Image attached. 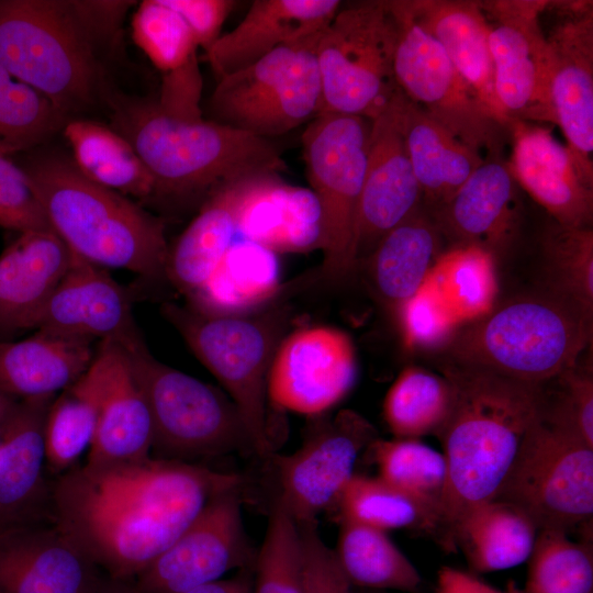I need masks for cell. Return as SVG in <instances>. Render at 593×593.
<instances>
[{
  "instance_id": "56",
  "label": "cell",
  "mask_w": 593,
  "mask_h": 593,
  "mask_svg": "<svg viewBox=\"0 0 593 593\" xmlns=\"http://www.w3.org/2000/svg\"><path fill=\"white\" fill-rule=\"evenodd\" d=\"M14 405L11 398L0 393V429L11 414Z\"/></svg>"
},
{
  "instance_id": "34",
  "label": "cell",
  "mask_w": 593,
  "mask_h": 593,
  "mask_svg": "<svg viewBox=\"0 0 593 593\" xmlns=\"http://www.w3.org/2000/svg\"><path fill=\"white\" fill-rule=\"evenodd\" d=\"M275 253L251 240L232 244L206 281L188 295L190 309L208 316H243L279 290Z\"/></svg>"
},
{
  "instance_id": "43",
  "label": "cell",
  "mask_w": 593,
  "mask_h": 593,
  "mask_svg": "<svg viewBox=\"0 0 593 593\" xmlns=\"http://www.w3.org/2000/svg\"><path fill=\"white\" fill-rule=\"evenodd\" d=\"M340 519L383 532L419 529L432 535L433 519L414 499L379 477L354 474L336 506Z\"/></svg>"
},
{
  "instance_id": "45",
  "label": "cell",
  "mask_w": 593,
  "mask_h": 593,
  "mask_svg": "<svg viewBox=\"0 0 593 593\" xmlns=\"http://www.w3.org/2000/svg\"><path fill=\"white\" fill-rule=\"evenodd\" d=\"M64 125L63 112L0 64V155L24 153Z\"/></svg>"
},
{
  "instance_id": "10",
  "label": "cell",
  "mask_w": 593,
  "mask_h": 593,
  "mask_svg": "<svg viewBox=\"0 0 593 593\" xmlns=\"http://www.w3.org/2000/svg\"><path fill=\"white\" fill-rule=\"evenodd\" d=\"M494 500L519 508L538 532L568 533L591 522L593 447L573 428L541 410Z\"/></svg>"
},
{
  "instance_id": "32",
  "label": "cell",
  "mask_w": 593,
  "mask_h": 593,
  "mask_svg": "<svg viewBox=\"0 0 593 593\" xmlns=\"http://www.w3.org/2000/svg\"><path fill=\"white\" fill-rule=\"evenodd\" d=\"M445 242L423 208L390 231L363 259L378 298L396 312L424 283L446 250Z\"/></svg>"
},
{
  "instance_id": "35",
  "label": "cell",
  "mask_w": 593,
  "mask_h": 593,
  "mask_svg": "<svg viewBox=\"0 0 593 593\" xmlns=\"http://www.w3.org/2000/svg\"><path fill=\"white\" fill-rule=\"evenodd\" d=\"M238 230L273 253L320 248L317 201L312 192L282 187L279 176H271L246 201Z\"/></svg>"
},
{
  "instance_id": "33",
  "label": "cell",
  "mask_w": 593,
  "mask_h": 593,
  "mask_svg": "<svg viewBox=\"0 0 593 593\" xmlns=\"http://www.w3.org/2000/svg\"><path fill=\"white\" fill-rule=\"evenodd\" d=\"M111 360V342H100L88 370L52 401L44 426L45 468L60 475L75 467L94 436Z\"/></svg>"
},
{
  "instance_id": "24",
  "label": "cell",
  "mask_w": 593,
  "mask_h": 593,
  "mask_svg": "<svg viewBox=\"0 0 593 593\" xmlns=\"http://www.w3.org/2000/svg\"><path fill=\"white\" fill-rule=\"evenodd\" d=\"M54 396L23 400L3 424L0 441V517L22 525L52 521L45 480L44 426Z\"/></svg>"
},
{
  "instance_id": "38",
  "label": "cell",
  "mask_w": 593,
  "mask_h": 593,
  "mask_svg": "<svg viewBox=\"0 0 593 593\" xmlns=\"http://www.w3.org/2000/svg\"><path fill=\"white\" fill-rule=\"evenodd\" d=\"M336 560L351 585L416 592L422 577L387 532L340 519Z\"/></svg>"
},
{
  "instance_id": "51",
  "label": "cell",
  "mask_w": 593,
  "mask_h": 593,
  "mask_svg": "<svg viewBox=\"0 0 593 593\" xmlns=\"http://www.w3.org/2000/svg\"><path fill=\"white\" fill-rule=\"evenodd\" d=\"M302 551L304 593H353L334 550L321 538L316 522L298 524Z\"/></svg>"
},
{
  "instance_id": "28",
  "label": "cell",
  "mask_w": 593,
  "mask_h": 593,
  "mask_svg": "<svg viewBox=\"0 0 593 593\" xmlns=\"http://www.w3.org/2000/svg\"><path fill=\"white\" fill-rule=\"evenodd\" d=\"M393 103L421 189L422 208L432 215L451 199L485 157L457 138L402 92Z\"/></svg>"
},
{
  "instance_id": "3",
  "label": "cell",
  "mask_w": 593,
  "mask_h": 593,
  "mask_svg": "<svg viewBox=\"0 0 593 593\" xmlns=\"http://www.w3.org/2000/svg\"><path fill=\"white\" fill-rule=\"evenodd\" d=\"M112 128L131 143L160 194L209 197L238 180L286 169L270 139L212 120L176 118L157 102H116Z\"/></svg>"
},
{
  "instance_id": "6",
  "label": "cell",
  "mask_w": 593,
  "mask_h": 593,
  "mask_svg": "<svg viewBox=\"0 0 593 593\" xmlns=\"http://www.w3.org/2000/svg\"><path fill=\"white\" fill-rule=\"evenodd\" d=\"M96 41L75 1L0 0V64L65 115L93 100Z\"/></svg>"
},
{
  "instance_id": "26",
  "label": "cell",
  "mask_w": 593,
  "mask_h": 593,
  "mask_svg": "<svg viewBox=\"0 0 593 593\" xmlns=\"http://www.w3.org/2000/svg\"><path fill=\"white\" fill-rule=\"evenodd\" d=\"M72 254L52 230L20 233L0 255V331L36 328Z\"/></svg>"
},
{
  "instance_id": "1",
  "label": "cell",
  "mask_w": 593,
  "mask_h": 593,
  "mask_svg": "<svg viewBox=\"0 0 593 593\" xmlns=\"http://www.w3.org/2000/svg\"><path fill=\"white\" fill-rule=\"evenodd\" d=\"M206 497L184 465L148 458L74 467L52 483V521L109 577L132 580L197 517Z\"/></svg>"
},
{
  "instance_id": "19",
  "label": "cell",
  "mask_w": 593,
  "mask_h": 593,
  "mask_svg": "<svg viewBox=\"0 0 593 593\" xmlns=\"http://www.w3.org/2000/svg\"><path fill=\"white\" fill-rule=\"evenodd\" d=\"M394 99L371 123L356 223V264L422 208L421 189L399 126Z\"/></svg>"
},
{
  "instance_id": "9",
  "label": "cell",
  "mask_w": 593,
  "mask_h": 593,
  "mask_svg": "<svg viewBox=\"0 0 593 593\" xmlns=\"http://www.w3.org/2000/svg\"><path fill=\"white\" fill-rule=\"evenodd\" d=\"M163 313L226 390L242 417L253 452L259 457L271 455L267 383L282 332L281 314L208 316L175 304H165Z\"/></svg>"
},
{
  "instance_id": "21",
  "label": "cell",
  "mask_w": 593,
  "mask_h": 593,
  "mask_svg": "<svg viewBox=\"0 0 593 593\" xmlns=\"http://www.w3.org/2000/svg\"><path fill=\"white\" fill-rule=\"evenodd\" d=\"M512 154L506 164L514 180L553 219L573 228L591 227L593 180L578 168L572 154L549 128L532 122L507 123Z\"/></svg>"
},
{
  "instance_id": "47",
  "label": "cell",
  "mask_w": 593,
  "mask_h": 593,
  "mask_svg": "<svg viewBox=\"0 0 593 593\" xmlns=\"http://www.w3.org/2000/svg\"><path fill=\"white\" fill-rule=\"evenodd\" d=\"M255 564L253 593H304L299 526L277 506L271 508Z\"/></svg>"
},
{
  "instance_id": "18",
  "label": "cell",
  "mask_w": 593,
  "mask_h": 593,
  "mask_svg": "<svg viewBox=\"0 0 593 593\" xmlns=\"http://www.w3.org/2000/svg\"><path fill=\"white\" fill-rule=\"evenodd\" d=\"M546 34L550 51L549 93L553 115L580 171L593 180V19L589 5H566Z\"/></svg>"
},
{
  "instance_id": "50",
  "label": "cell",
  "mask_w": 593,
  "mask_h": 593,
  "mask_svg": "<svg viewBox=\"0 0 593 593\" xmlns=\"http://www.w3.org/2000/svg\"><path fill=\"white\" fill-rule=\"evenodd\" d=\"M0 226L19 234L52 230L29 176L11 157L3 155H0Z\"/></svg>"
},
{
  "instance_id": "31",
  "label": "cell",
  "mask_w": 593,
  "mask_h": 593,
  "mask_svg": "<svg viewBox=\"0 0 593 593\" xmlns=\"http://www.w3.org/2000/svg\"><path fill=\"white\" fill-rule=\"evenodd\" d=\"M93 342L40 329L19 342H0V393L22 400L57 395L88 370Z\"/></svg>"
},
{
  "instance_id": "23",
  "label": "cell",
  "mask_w": 593,
  "mask_h": 593,
  "mask_svg": "<svg viewBox=\"0 0 593 593\" xmlns=\"http://www.w3.org/2000/svg\"><path fill=\"white\" fill-rule=\"evenodd\" d=\"M517 189L507 165L490 155L432 216L450 247L477 246L494 256L518 232Z\"/></svg>"
},
{
  "instance_id": "16",
  "label": "cell",
  "mask_w": 593,
  "mask_h": 593,
  "mask_svg": "<svg viewBox=\"0 0 593 593\" xmlns=\"http://www.w3.org/2000/svg\"><path fill=\"white\" fill-rule=\"evenodd\" d=\"M238 490L214 495L135 579L142 593H178L246 568L250 548L244 532Z\"/></svg>"
},
{
  "instance_id": "4",
  "label": "cell",
  "mask_w": 593,
  "mask_h": 593,
  "mask_svg": "<svg viewBox=\"0 0 593 593\" xmlns=\"http://www.w3.org/2000/svg\"><path fill=\"white\" fill-rule=\"evenodd\" d=\"M15 163L29 176L51 228L74 255L104 269L165 275L169 249L160 219L91 181L74 163L55 157Z\"/></svg>"
},
{
  "instance_id": "11",
  "label": "cell",
  "mask_w": 593,
  "mask_h": 593,
  "mask_svg": "<svg viewBox=\"0 0 593 593\" xmlns=\"http://www.w3.org/2000/svg\"><path fill=\"white\" fill-rule=\"evenodd\" d=\"M320 33L219 78L209 100L212 121L270 139L316 118L322 111Z\"/></svg>"
},
{
  "instance_id": "14",
  "label": "cell",
  "mask_w": 593,
  "mask_h": 593,
  "mask_svg": "<svg viewBox=\"0 0 593 593\" xmlns=\"http://www.w3.org/2000/svg\"><path fill=\"white\" fill-rule=\"evenodd\" d=\"M378 438L373 425L353 410H343L318 426L293 454L273 460L277 499L298 524L316 522L335 507L353 478L360 454Z\"/></svg>"
},
{
  "instance_id": "40",
  "label": "cell",
  "mask_w": 593,
  "mask_h": 593,
  "mask_svg": "<svg viewBox=\"0 0 593 593\" xmlns=\"http://www.w3.org/2000/svg\"><path fill=\"white\" fill-rule=\"evenodd\" d=\"M379 478L418 502L433 519L443 499L447 469L443 452L419 439L379 437L369 446Z\"/></svg>"
},
{
  "instance_id": "52",
  "label": "cell",
  "mask_w": 593,
  "mask_h": 593,
  "mask_svg": "<svg viewBox=\"0 0 593 593\" xmlns=\"http://www.w3.org/2000/svg\"><path fill=\"white\" fill-rule=\"evenodd\" d=\"M190 29L195 43L205 52L221 36V29L235 7L232 0H164Z\"/></svg>"
},
{
  "instance_id": "57",
  "label": "cell",
  "mask_w": 593,
  "mask_h": 593,
  "mask_svg": "<svg viewBox=\"0 0 593 593\" xmlns=\"http://www.w3.org/2000/svg\"><path fill=\"white\" fill-rule=\"evenodd\" d=\"M5 525L7 523L0 518V534L9 529V527H5Z\"/></svg>"
},
{
  "instance_id": "49",
  "label": "cell",
  "mask_w": 593,
  "mask_h": 593,
  "mask_svg": "<svg viewBox=\"0 0 593 593\" xmlns=\"http://www.w3.org/2000/svg\"><path fill=\"white\" fill-rule=\"evenodd\" d=\"M542 412L573 428L593 447L592 363L580 359L553 379L542 383Z\"/></svg>"
},
{
  "instance_id": "2",
  "label": "cell",
  "mask_w": 593,
  "mask_h": 593,
  "mask_svg": "<svg viewBox=\"0 0 593 593\" xmlns=\"http://www.w3.org/2000/svg\"><path fill=\"white\" fill-rule=\"evenodd\" d=\"M441 373L451 388V406L436 436L447 478L432 536L452 551L463 516L496 497L526 432L541 414L544 389L449 362Z\"/></svg>"
},
{
  "instance_id": "7",
  "label": "cell",
  "mask_w": 593,
  "mask_h": 593,
  "mask_svg": "<svg viewBox=\"0 0 593 593\" xmlns=\"http://www.w3.org/2000/svg\"><path fill=\"white\" fill-rule=\"evenodd\" d=\"M152 417L150 457L191 463L251 451L233 401L217 388L155 358L145 342L124 349Z\"/></svg>"
},
{
  "instance_id": "42",
  "label": "cell",
  "mask_w": 593,
  "mask_h": 593,
  "mask_svg": "<svg viewBox=\"0 0 593 593\" xmlns=\"http://www.w3.org/2000/svg\"><path fill=\"white\" fill-rule=\"evenodd\" d=\"M132 36L163 80L200 72L195 40L181 16L164 0H145L132 18Z\"/></svg>"
},
{
  "instance_id": "13",
  "label": "cell",
  "mask_w": 593,
  "mask_h": 593,
  "mask_svg": "<svg viewBox=\"0 0 593 593\" xmlns=\"http://www.w3.org/2000/svg\"><path fill=\"white\" fill-rule=\"evenodd\" d=\"M398 36L393 70L401 92L457 138L493 155L504 128L457 71L440 44L411 15L405 0H391Z\"/></svg>"
},
{
  "instance_id": "37",
  "label": "cell",
  "mask_w": 593,
  "mask_h": 593,
  "mask_svg": "<svg viewBox=\"0 0 593 593\" xmlns=\"http://www.w3.org/2000/svg\"><path fill=\"white\" fill-rule=\"evenodd\" d=\"M64 134L74 154V165L91 181L124 195L146 198L156 193L150 172L131 145L104 124L74 120Z\"/></svg>"
},
{
  "instance_id": "46",
  "label": "cell",
  "mask_w": 593,
  "mask_h": 593,
  "mask_svg": "<svg viewBox=\"0 0 593 593\" xmlns=\"http://www.w3.org/2000/svg\"><path fill=\"white\" fill-rule=\"evenodd\" d=\"M547 283L593 312V231L555 223L545 238Z\"/></svg>"
},
{
  "instance_id": "17",
  "label": "cell",
  "mask_w": 593,
  "mask_h": 593,
  "mask_svg": "<svg viewBox=\"0 0 593 593\" xmlns=\"http://www.w3.org/2000/svg\"><path fill=\"white\" fill-rule=\"evenodd\" d=\"M356 376L355 348L345 332L304 327L278 345L268 373V399L281 410L317 415L345 398Z\"/></svg>"
},
{
  "instance_id": "29",
  "label": "cell",
  "mask_w": 593,
  "mask_h": 593,
  "mask_svg": "<svg viewBox=\"0 0 593 593\" xmlns=\"http://www.w3.org/2000/svg\"><path fill=\"white\" fill-rule=\"evenodd\" d=\"M271 176L279 175L249 177L217 189L182 232L169 250L165 275L186 296L214 271L233 244L246 201Z\"/></svg>"
},
{
  "instance_id": "54",
  "label": "cell",
  "mask_w": 593,
  "mask_h": 593,
  "mask_svg": "<svg viewBox=\"0 0 593 593\" xmlns=\"http://www.w3.org/2000/svg\"><path fill=\"white\" fill-rule=\"evenodd\" d=\"M253 582L254 579L245 569L234 578L220 579L178 593H253Z\"/></svg>"
},
{
  "instance_id": "8",
  "label": "cell",
  "mask_w": 593,
  "mask_h": 593,
  "mask_svg": "<svg viewBox=\"0 0 593 593\" xmlns=\"http://www.w3.org/2000/svg\"><path fill=\"white\" fill-rule=\"evenodd\" d=\"M396 36L391 0L340 5L316 43L321 113L372 121L390 105L401 92L393 70Z\"/></svg>"
},
{
  "instance_id": "30",
  "label": "cell",
  "mask_w": 593,
  "mask_h": 593,
  "mask_svg": "<svg viewBox=\"0 0 593 593\" xmlns=\"http://www.w3.org/2000/svg\"><path fill=\"white\" fill-rule=\"evenodd\" d=\"M111 342V340H110ZM153 424L124 349L111 342V360L85 466L107 467L150 457Z\"/></svg>"
},
{
  "instance_id": "53",
  "label": "cell",
  "mask_w": 593,
  "mask_h": 593,
  "mask_svg": "<svg viewBox=\"0 0 593 593\" xmlns=\"http://www.w3.org/2000/svg\"><path fill=\"white\" fill-rule=\"evenodd\" d=\"M436 593H522V590L513 584L500 590L470 572L444 567L438 572Z\"/></svg>"
},
{
  "instance_id": "27",
  "label": "cell",
  "mask_w": 593,
  "mask_h": 593,
  "mask_svg": "<svg viewBox=\"0 0 593 593\" xmlns=\"http://www.w3.org/2000/svg\"><path fill=\"white\" fill-rule=\"evenodd\" d=\"M405 4L413 19L440 44L483 105L506 127L495 94L489 25L481 2L405 0Z\"/></svg>"
},
{
  "instance_id": "5",
  "label": "cell",
  "mask_w": 593,
  "mask_h": 593,
  "mask_svg": "<svg viewBox=\"0 0 593 593\" xmlns=\"http://www.w3.org/2000/svg\"><path fill=\"white\" fill-rule=\"evenodd\" d=\"M592 313L545 286L461 326L445 347L446 362L545 383L575 365L588 348Z\"/></svg>"
},
{
  "instance_id": "22",
  "label": "cell",
  "mask_w": 593,
  "mask_h": 593,
  "mask_svg": "<svg viewBox=\"0 0 593 593\" xmlns=\"http://www.w3.org/2000/svg\"><path fill=\"white\" fill-rule=\"evenodd\" d=\"M36 328L69 337L111 340L123 349L144 342L126 290L104 268L74 254Z\"/></svg>"
},
{
  "instance_id": "44",
  "label": "cell",
  "mask_w": 593,
  "mask_h": 593,
  "mask_svg": "<svg viewBox=\"0 0 593 593\" xmlns=\"http://www.w3.org/2000/svg\"><path fill=\"white\" fill-rule=\"evenodd\" d=\"M592 592V546L572 541L564 532L539 530L528 558V572L522 593Z\"/></svg>"
},
{
  "instance_id": "39",
  "label": "cell",
  "mask_w": 593,
  "mask_h": 593,
  "mask_svg": "<svg viewBox=\"0 0 593 593\" xmlns=\"http://www.w3.org/2000/svg\"><path fill=\"white\" fill-rule=\"evenodd\" d=\"M461 326L493 307L497 294L494 256L477 246L446 249L428 275Z\"/></svg>"
},
{
  "instance_id": "48",
  "label": "cell",
  "mask_w": 593,
  "mask_h": 593,
  "mask_svg": "<svg viewBox=\"0 0 593 593\" xmlns=\"http://www.w3.org/2000/svg\"><path fill=\"white\" fill-rule=\"evenodd\" d=\"M395 313L404 344L411 349L445 348L461 327L428 277Z\"/></svg>"
},
{
  "instance_id": "41",
  "label": "cell",
  "mask_w": 593,
  "mask_h": 593,
  "mask_svg": "<svg viewBox=\"0 0 593 593\" xmlns=\"http://www.w3.org/2000/svg\"><path fill=\"white\" fill-rule=\"evenodd\" d=\"M451 406L446 378L419 367L405 368L388 390L383 418L395 438L437 436Z\"/></svg>"
},
{
  "instance_id": "20",
  "label": "cell",
  "mask_w": 593,
  "mask_h": 593,
  "mask_svg": "<svg viewBox=\"0 0 593 593\" xmlns=\"http://www.w3.org/2000/svg\"><path fill=\"white\" fill-rule=\"evenodd\" d=\"M105 577L53 521L0 534V593H97Z\"/></svg>"
},
{
  "instance_id": "25",
  "label": "cell",
  "mask_w": 593,
  "mask_h": 593,
  "mask_svg": "<svg viewBox=\"0 0 593 593\" xmlns=\"http://www.w3.org/2000/svg\"><path fill=\"white\" fill-rule=\"evenodd\" d=\"M340 5L338 0H256L238 25L205 52V57L219 79L282 45L316 35Z\"/></svg>"
},
{
  "instance_id": "55",
  "label": "cell",
  "mask_w": 593,
  "mask_h": 593,
  "mask_svg": "<svg viewBox=\"0 0 593 593\" xmlns=\"http://www.w3.org/2000/svg\"><path fill=\"white\" fill-rule=\"evenodd\" d=\"M97 593H142L132 580L105 577Z\"/></svg>"
},
{
  "instance_id": "36",
  "label": "cell",
  "mask_w": 593,
  "mask_h": 593,
  "mask_svg": "<svg viewBox=\"0 0 593 593\" xmlns=\"http://www.w3.org/2000/svg\"><path fill=\"white\" fill-rule=\"evenodd\" d=\"M538 529L511 503L492 500L468 512L454 534L472 571L493 572L528 560Z\"/></svg>"
},
{
  "instance_id": "15",
  "label": "cell",
  "mask_w": 593,
  "mask_h": 593,
  "mask_svg": "<svg viewBox=\"0 0 593 593\" xmlns=\"http://www.w3.org/2000/svg\"><path fill=\"white\" fill-rule=\"evenodd\" d=\"M547 3L481 2L489 25L495 94L507 123H555L549 93L550 51L540 23Z\"/></svg>"
},
{
  "instance_id": "12",
  "label": "cell",
  "mask_w": 593,
  "mask_h": 593,
  "mask_svg": "<svg viewBox=\"0 0 593 593\" xmlns=\"http://www.w3.org/2000/svg\"><path fill=\"white\" fill-rule=\"evenodd\" d=\"M372 121L321 113L302 135L306 175L321 219L322 275L338 281L355 267V236Z\"/></svg>"
}]
</instances>
